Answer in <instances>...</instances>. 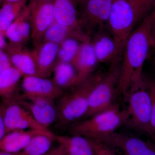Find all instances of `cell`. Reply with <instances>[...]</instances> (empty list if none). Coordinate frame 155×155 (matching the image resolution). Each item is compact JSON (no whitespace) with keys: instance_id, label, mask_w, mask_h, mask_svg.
Masks as SVG:
<instances>
[{"instance_id":"cell-1","label":"cell","mask_w":155,"mask_h":155,"mask_svg":"<svg viewBox=\"0 0 155 155\" xmlns=\"http://www.w3.org/2000/svg\"><path fill=\"white\" fill-rule=\"evenodd\" d=\"M148 15L127 39L122 58L118 90L125 96L130 86L143 76V68L151 50Z\"/></svg>"},{"instance_id":"cell-2","label":"cell","mask_w":155,"mask_h":155,"mask_svg":"<svg viewBox=\"0 0 155 155\" xmlns=\"http://www.w3.org/2000/svg\"><path fill=\"white\" fill-rule=\"evenodd\" d=\"M125 97L127 103L125 123L152 136V105L147 78L143 76L134 83Z\"/></svg>"},{"instance_id":"cell-3","label":"cell","mask_w":155,"mask_h":155,"mask_svg":"<svg viewBox=\"0 0 155 155\" xmlns=\"http://www.w3.org/2000/svg\"><path fill=\"white\" fill-rule=\"evenodd\" d=\"M104 74L99 72L94 73L73 87L71 91L60 97L57 107L58 118L61 122L68 124L85 117L91 94Z\"/></svg>"},{"instance_id":"cell-4","label":"cell","mask_w":155,"mask_h":155,"mask_svg":"<svg viewBox=\"0 0 155 155\" xmlns=\"http://www.w3.org/2000/svg\"><path fill=\"white\" fill-rule=\"evenodd\" d=\"M125 122V110H121L119 106L114 104L93 116L76 122L70 131L72 134L102 141Z\"/></svg>"},{"instance_id":"cell-5","label":"cell","mask_w":155,"mask_h":155,"mask_svg":"<svg viewBox=\"0 0 155 155\" xmlns=\"http://www.w3.org/2000/svg\"><path fill=\"white\" fill-rule=\"evenodd\" d=\"M136 23L134 11L128 0H113L108 27L122 59L125 44Z\"/></svg>"},{"instance_id":"cell-6","label":"cell","mask_w":155,"mask_h":155,"mask_svg":"<svg viewBox=\"0 0 155 155\" xmlns=\"http://www.w3.org/2000/svg\"><path fill=\"white\" fill-rule=\"evenodd\" d=\"M121 61L110 64L109 71L104 74L101 80L93 89L90 97L88 111L83 119L93 116L105 110L112 105L118 90Z\"/></svg>"},{"instance_id":"cell-7","label":"cell","mask_w":155,"mask_h":155,"mask_svg":"<svg viewBox=\"0 0 155 155\" xmlns=\"http://www.w3.org/2000/svg\"><path fill=\"white\" fill-rule=\"evenodd\" d=\"M113 0H87L79 6L78 21L81 28L90 37L97 32L109 28Z\"/></svg>"},{"instance_id":"cell-8","label":"cell","mask_w":155,"mask_h":155,"mask_svg":"<svg viewBox=\"0 0 155 155\" xmlns=\"http://www.w3.org/2000/svg\"><path fill=\"white\" fill-rule=\"evenodd\" d=\"M30 21L31 36L35 45L40 43L47 30L55 21L53 2L30 0Z\"/></svg>"},{"instance_id":"cell-9","label":"cell","mask_w":155,"mask_h":155,"mask_svg":"<svg viewBox=\"0 0 155 155\" xmlns=\"http://www.w3.org/2000/svg\"><path fill=\"white\" fill-rule=\"evenodd\" d=\"M17 103L29 111L37 122L48 129L58 118L57 106L54 100L22 94L15 99Z\"/></svg>"},{"instance_id":"cell-10","label":"cell","mask_w":155,"mask_h":155,"mask_svg":"<svg viewBox=\"0 0 155 155\" xmlns=\"http://www.w3.org/2000/svg\"><path fill=\"white\" fill-rule=\"evenodd\" d=\"M9 103L10 104L6 107H1L8 134L17 130H48L40 125L25 108L14 102Z\"/></svg>"},{"instance_id":"cell-11","label":"cell","mask_w":155,"mask_h":155,"mask_svg":"<svg viewBox=\"0 0 155 155\" xmlns=\"http://www.w3.org/2000/svg\"><path fill=\"white\" fill-rule=\"evenodd\" d=\"M122 151L124 155H155V142L114 132L102 141Z\"/></svg>"},{"instance_id":"cell-12","label":"cell","mask_w":155,"mask_h":155,"mask_svg":"<svg viewBox=\"0 0 155 155\" xmlns=\"http://www.w3.org/2000/svg\"><path fill=\"white\" fill-rule=\"evenodd\" d=\"M21 87L23 94L54 100L63 94V90L53 80L34 75H24Z\"/></svg>"},{"instance_id":"cell-13","label":"cell","mask_w":155,"mask_h":155,"mask_svg":"<svg viewBox=\"0 0 155 155\" xmlns=\"http://www.w3.org/2000/svg\"><path fill=\"white\" fill-rule=\"evenodd\" d=\"M99 63L112 64L121 61L117 45L109 28L97 32L91 40Z\"/></svg>"},{"instance_id":"cell-14","label":"cell","mask_w":155,"mask_h":155,"mask_svg":"<svg viewBox=\"0 0 155 155\" xmlns=\"http://www.w3.org/2000/svg\"><path fill=\"white\" fill-rule=\"evenodd\" d=\"M60 45L51 42H41L32 51L38 74L40 77L49 76L58 63Z\"/></svg>"},{"instance_id":"cell-15","label":"cell","mask_w":155,"mask_h":155,"mask_svg":"<svg viewBox=\"0 0 155 155\" xmlns=\"http://www.w3.org/2000/svg\"><path fill=\"white\" fill-rule=\"evenodd\" d=\"M5 35L8 40L9 45L15 48H24L31 36L30 8L28 3L6 30Z\"/></svg>"},{"instance_id":"cell-16","label":"cell","mask_w":155,"mask_h":155,"mask_svg":"<svg viewBox=\"0 0 155 155\" xmlns=\"http://www.w3.org/2000/svg\"><path fill=\"white\" fill-rule=\"evenodd\" d=\"M99 63L91 42L87 41L81 43L72 64L81 82L94 73Z\"/></svg>"},{"instance_id":"cell-17","label":"cell","mask_w":155,"mask_h":155,"mask_svg":"<svg viewBox=\"0 0 155 155\" xmlns=\"http://www.w3.org/2000/svg\"><path fill=\"white\" fill-rule=\"evenodd\" d=\"M53 5L56 21L62 25L83 31L78 21L77 0H54Z\"/></svg>"},{"instance_id":"cell-18","label":"cell","mask_w":155,"mask_h":155,"mask_svg":"<svg viewBox=\"0 0 155 155\" xmlns=\"http://www.w3.org/2000/svg\"><path fill=\"white\" fill-rule=\"evenodd\" d=\"M55 140L66 155H95L93 140L82 136L55 135Z\"/></svg>"},{"instance_id":"cell-19","label":"cell","mask_w":155,"mask_h":155,"mask_svg":"<svg viewBox=\"0 0 155 155\" xmlns=\"http://www.w3.org/2000/svg\"><path fill=\"white\" fill-rule=\"evenodd\" d=\"M48 130L28 129L9 132L0 140L1 151L8 153L19 152L25 148L34 137Z\"/></svg>"},{"instance_id":"cell-20","label":"cell","mask_w":155,"mask_h":155,"mask_svg":"<svg viewBox=\"0 0 155 155\" xmlns=\"http://www.w3.org/2000/svg\"><path fill=\"white\" fill-rule=\"evenodd\" d=\"M5 51L10 56L13 66L21 71L24 75L39 76L32 51L24 48L14 47L9 45Z\"/></svg>"},{"instance_id":"cell-21","label":"cell","mask_w":155,"mask_h":155,"mask_svg":"<svg viewBox=\"0 0 155 155\" xmlns=\"http://www.w3.org/2000/svg\"><path fill=\"white\" fill-rule=\"evenodd\" d=\"M70 38L76 39L81 42L90 41L91 40V38L82 31L62 25L55 20L45 33L41 42H51L60 45Z\"/></svg>"},{"instance_id":"cell-22","label":"cell","mask_w":155,"mask_h":155,"mask_svg":"<svg viewBox=\"0 0 155 155\" xmlns=\"http://www.w3.org/2000/svg\"><path fill=\"white\" fill-rule=\"evenodd\" d=\"M53 72V81L63 90L73 87L81 82L76 69L70 63L58 62Z\"/></svg>"},{"instance_id":"cell-23","label":"cell","mask_w":155,"mask_h":155,"mask_svg":"<svg viewBox=\"0 0 155 155\" xmlns=\"http://www.w3.org/2000/svg\"><path fill=\"white\" fill-rule=\"evenodd\" d=\"M24 75L13 67L0 73V95L5 101L12 100L17 86Z\"/></svg>"},{"instance_id":"cell-24","label":"cell","mask_w":155,"mask_h":155,"mask_svg":"<svg viewBox=\"0 0 155 155\" xmlns=\"http://www.w3.org/2000/svg\"><path fill=\"white\" fill-rule=\"evenodd\" d=\"M29 1L2 3L0 9V34L5 35L6 30L27 5Z\"/></svg>"},{"instance_id":"cell-25","label":"cell","mask_w":155,"mask_h":155,"mask_svg":"<svg viewBox=\"0 0 155 155\" xmlns=\"http://www.w3.org/2000/svg\"><path fill=\"white\" fill-rule=\"evenodd\" d=\"M56 140L55 134L49 130L37 134L31 139L19 155H43L50 150L53 141Z\"/></svg>"},{"instance_id":"cell-26","label":"cell","mask_w":155,"mask_h":155,"mask_svg":"<svg viewBox=\"0 0 155 155\" xmlns=\"http://www.w3.org/2000/svg\"><path fill=\"white\" fill-rule=\"evenodd\" d=\"M81 42L74 38L67 39L60 45L58 62L72 64L78 52Z\"/></svg>"},{"instance_id":"cell-27","label":"cell","mask_w":155,"mask_h":155,"mask_svg":"<svg viewBox=\"0 0 155 155\" xmlns=\"http://www.w3.org/2000/svg\"><path fill=\"white\" fill-rule=\"evenodd\" d=\"M135 14L136 23L142 21L155 7V0H128Z\"/></svg>"},{"instance_id":"cell-28","label":"cell","mask_w":155,"mask_h":155,"mask_svg":"<svg viewBox=\"0 0 155 155\" xmlns=\"http://www.w3.org/2000/svg\"><path fill=\"white\" fill-rule=\"evenodd\" d=\"M148 86L151 97L152 105V113L151 129L152 137L155 134V79L147 78Z\"/></svg>"},{"instance_id":"cell-29","label":"cell","mask_w":155,"mask_h":155,"mask_svg":"<svg viewBox=\"0 0 155 155\" xmlns=\"http://www.w3.org/2000/svg\"><path fill=\"white\" fill-rule=\"evenodd\" d=\"M95 155H117L110 146L103 142L93 140Z\"/></svg>"},{"instance_id":"cell-30","label":"cell","mask_w":155,"mask_h":155,"mask_svg":"<svg viewBox=\"0 0 155 155\" xmlns=\"http://www.w3.org/2000/svg\"><path fill=\"white\" fill-rule=\"evenodd\" d=\"M150 21V41L151 49L152 50L154 54L155 53V7L148 14Z\"/></svg>"},{"instance_id":"cell-31","label":"cell","mask_w":155,"mask_h":155,"mask_svg":"<svg viewBox=\"0 0 155 155\" xmlns=\"http://www.w3.org/2000/svg\"><path fill=\"white\" fill-rule=\"evenodd\" d=\"M11 58L5 51L0 50V73L13 67Z\"/></svg>"},{"instance_id":"cell-32","label":"cell","mask_w":155,"mask_h":155,"mask_svg":"<svg viewBox=\"0 0 155 155\" xmlns=\"http://www.w3.org/2000/svg\"><path fill=\"white\" fill-rule=\"evenodd\" d=\"M43 155H66L64 148L59 145L53 149L50 150L48 152Z\"/></svg>"},{"instance_id":"cell-33","label":"cell","mask_w":155,"mask_h":155,"mask_svg":"<svg viewBox=\"0 0 155 155\" xmlns=\"http://www.w3.org/2000/svg\"><path fill=\"white\" fill-rule=\"evenodd\" d=\"M8 134L7 127L4 120L3 114H0V140L2 139Z\"/></svg>"},{"instance_id":"cell-34","label":"cell","mask_w":155,"mask_h":155,"mask_svg":"<svg viewBox=\"0 0 155 155\" xmlns=\"http://www.w3.org/2000/svg\"><path fill=\"white\" fill-rule=\"evenodd\" d=\"M7 39L5 35L0 34V50L6 51L9 45Z\"/></svg>"},{"instance_id":"cell-35","label":"cell","mask_w":155,"mask_h":155,"mask_svg":"<svg viewBox=\"0 0 155 155\" xmlns=\"http://www.w3.org/2000/svg\"><path fill=\"white\" fill-rule=\"evenodd\" d=\"M0 155H19V153H12L1 151Z\"/></svg>"},{"instance_id":"cell-36","label":"cell","mask_w":155,"mask_h":155,"mask_svg":"<svg viewBox=\"0 0 155 155\" xmlns=\"http://www.w3.org/2000/svg\"><path fill=\"white\" fill-rule=\"evenodd\" d=\"M87 0H77L78 6H80L81 5H82Z\"/></svg>"},{"instance_id":"cell-37","label":"cell","mask_w":155,"mask_h":155,"mask_svg":"<svg viewBox=\"0 0 155 155\" xmlns=\"http://www.w3.org/2000/svg\"><path fill=\"white\" fill-rule=\"evenodd\" d=\"M1 3L4 2H18L20 0H1Z\"/></svg>"},{"instance_id":"cell-38","label":"cell","mask_w":155,"mask_h":155,"mask_svg":"<svg viewBox=\"0 0 155 155\" xmlns=\"http://www.w3.org/2000/svg\"><path fill=\"white\" fill-rule=\"evenodd\" d=\"M152 64L153 67L155 69V53L154 54L152 58Z\"/></svg>"},{"instance_id":"cell-39","label":"cell","mask_w":155,"mask_h":155,"mask_svg":"<svg viewBox=\"0 0 155 155\" xmlns=\"http://www.w3.org/2000/svg\"><path fill=\"white\" fill-rule=\"evenodd\" d=\"M42 1H45V2H53L54 0H42Z\"/></svg>"},{"instance_id":"cell-40","label":"cell","mask_w":155,"mask_h":155,"mask_svg":"<svg viewBox=\"0 0 155 155\" xmlns=\"http://www.w3.org/2000/svg\"><path fill=\"white\" fill-rule=\"evenodd\" d=\"M153 138L154 139V141L155 142V134H154V135L153 136Z\"/></svg>"}]
</instances>
